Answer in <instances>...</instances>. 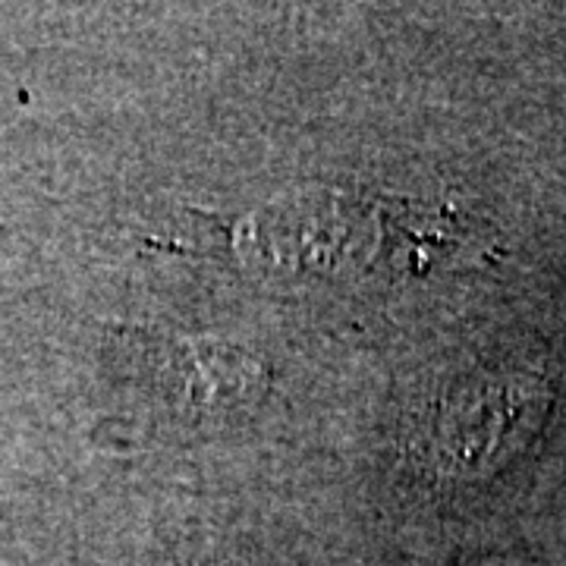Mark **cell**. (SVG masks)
I'll list each match as a JSON object with an SVG mask.
<instances>
[{
	"instance_id": "obj_1",
	"label": "cell",
	"mask_w": 566,
	"mask_h": 566,
	"mask_svg": "<svg viewBox=\"0 0 566 566\" xmlns=\"http://www.w3.org/2000/svg\"><path fill=\"white\" fill-rule=\"evenodd\" d=\"M535 409V387L520 381H475L447 394L434 422V453L453 472H472L491 463L506 438L520 428Z\"/></svg>"
},
{
	"instance_id": "obj_2",
	"label": "cell",
	"mask_w": 566,
	"mask_h": 566,
	"mask_svg": "<svg viewBox=\"0 0 566 566\" xmlns=\"http://www.w3.org/2000/svg\"><path fill=\"white\" fill-rule=\"evenodd\" d=\"M208 566H240V564H233V560H221V564H208Z\"/></svg>"
}]
</instances>
